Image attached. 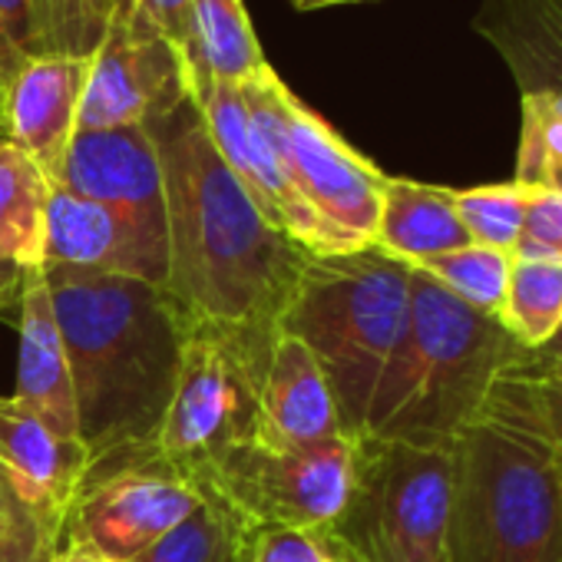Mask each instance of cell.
Segmentation results:
<instances>
[{
    "label": "cell",
    "instance_id": "9c48e42d",
    "mask_svg": "<svg viewBox=\"0 0 562 562\" xmlns=\"http://www.w3.org/2000/svg\"><path fill=\"white\" fill-rule=\"evenodd\" d=\"M202 493L156 443H126L90 457L64 519L60 542L106 562H133L199 506Z\"/></svg>",
    "mask_w": 562,
    "mask_h": 562
},
{
    "label": "cell",
    "instance_id": "44dd1931",
    "mask_svg": "<svg viewBox=\"0 0 562 562\" xmlns=\"http://www.w3.org/2000/svg\"><path fill=\"white\" fill-rule=\"evenodd\" d=\"M50 182L8 139H0V265L31 268L44 255Z\"/></svg>",
    "mask_w": 562,
    "mask_h": 562
},
{
    "label": "cell",
    "instance_id": "4dcf8cb0",
    "mask_svg": "<svg viewBox=\"0 0 562 562\" xmlns=\"http://www.w3.org/2000/svg\"><path fill=\"white\" fill-rule=\"evenodd\" d=\"M189 8H192V0H136L133 18L126 24H133V27L159 37V41H166L179 54V60H182L186 27H189Z\"/></svg>",
    "mask_w": 562,
    "mask_h": 562
},
{
    "label": "cell",
    "instance_id": "603a6c76",
    "mask_svg": "<svg viewBox=\"0 0 562 562\" xmlns=\"http://www.w3.org/2000/svg\"><path fill=\"white\" fill-rule=\"evenodd\" d=\"M499 325L526 351L546 348L562 331V261L513 258Z\"/></svg>",
    "mask_w": 562,
    "mask_h": 562
},
{
    "label": "cell",
    "instance_id": "30bf717a",
    "mask_svg": "<svg viewBox=\"0 0 562 562\" xmlns=\"http://www.w3.org/2000/svg\"><path fill=\"white\" fill-rule=\"evenodd\" d=\"M195 486H209L251 526L328 529L355 486V440L278 450L258 440L225 453Z\"/></svg>",
    "mask_w": 562,
    "mask_h": 562
},
{
    "label": "cell",
    "instance_id": "cb8c5ba5",
    "mask_svg": "<svg viewBox=\"0 0 562 562\" xmlns=\"http://www.w3.org/2000/svg\"><path fill=\"white\" fill-rule=\"evenodd\" d=\"M417 268L427 271L440 289H447L467 308L490 315V318H499L503 302H506L513 255L470 241V245H460L453 251L434 255Z\"/></svg>",
    "mask_w": 562,
    "mask_h": 562
},
{
    "label": "cell",
    "instance_id": "7a4b0ae2",
    "mask_svg": "<svg viewBox=\"0 0 562 562\" xmlns=\"http://www.w3.org/2000/svg\"><path fill=\"white\" fill-rule=\"evenodd\" d=\"M67 345L77 434L90 457L156 443L169 411L186 315L149 281L44 268Z\"/></svg>",
    "mask_w": 562,
    "mask_h": 562
},
{
    "label": "cell",
    "instance_id": "9a60e30c",
    "mask_svg": "<svg viewBox=\"0 0 562 562\" xmlns=\"http://www.w3.org/2000/svg\"><path fill=\"white\" fill-rule=\"evenodd\" d=\"M41 265L83 274L139 278L159 289L166 285V251L149 245L110 209L60 186H50Z\"/></svg>",
    "mask_w": 562,
    "mask_h": 562
},
{
    "label": "cell",
    "instance_id": "277c9868",
    "mask_svg": "<svg viewBox=\"0 0 562 562\" xmlns=\"http://www.w3.org/2000/svg\"><path fill=\"white\" fill-rule=\"evenodd\" d=\"M411 265L378 245L348 255H308L295 295L278 322L318 361L341 434L364 437L371 397L404 335Z\"/></svg>",
    "mask_w": 562,
    "mask_h": 562
},
{
    "label": "cell",
    "instance_id": "5b68a950",
    "mask_svg": "<svg viewBox=\"0 0 562 562\" xmlns=\"http://www.w3.org/2000/svg\"><path fill=\"white\" fill-rule=\"evenodd\" d=\"M450 562H562V460L493 391L457 443Z\"/></svg>",
    "mask_w": 562,
    "mask_h": 562
},
{
    "label": "cell",
    "instance_id": "5bb4252c",
    "mask_svg": "<svg viewBox=\"0 0 562 562\" xmlns=\"http://www.w3.org/2000/svg\"><path fill=\"white\" fill-rule=\"evenodd\" d=\"M87 57L41 54L24 64L0 110V139L18 146L54 186L77 133Z\"/></svg>",
    "mask_w": 562,
    "mask_h": 562
},
{
    "label": "cell",
    "instance_id": "6da1fadb",
    "mask_svg": "<svg viewBox=\"0 0 562 562\" xmlns=\"http://www.w3.org/2000/svg\"><path fill=\"white\" fill-rule=\"evenodd\" d=\"M153 136L166 202L162 292L192 322L278 328L308 251L258 212L192 100L153 123Z\"/></svg>",
    "mask_w": 562,
    "mask_h": 562
},
{
    "label": "cell",
    "instance_id": "e0dca14e",
    "mask_svg": "<svg viewBox=\"0 0 562 562\" xmlns=\"http://www.w3.org/2000/svg\"><path fill=\"white\" fill-rule=\"evenodd\" d=\"M331 437L345 434L338 424L331 387L318 361L299 338L278 331L261 387L258 443L278 450H299L325 443Z\"/></svg>",
    "mask_w": 562,
    "mask_h": 562
},
{
    "label": "cell",
    "instance_id": "7c38bea8",
    "mask_svg": "<svg viewBox=\"0 0 562 562\" xmlns=\"http://www.w3.org/2000/svg\"><path fill=\"white\" fill-rule=\"evenodd\" d=\"M189 100L179 54L133 27H110L103 44L87 57V87L77 130L153 126Z\"/></svg>",
    "mask_w": 562,
    "mask_h": 562
},
{
    "label": "cell",
    "instance_id": "e575fe53",
    "mask_svg": "<svg viewBox=\"0 0 562 562\" xmlns=\"http://www.w3.org/2000/svg\"><path fill=\"white\" fill-rule=\"evenodd\" d=\"M31 57H24V50L14 44V37L8 34L4 21H0V110H4V100H8V90L11 83L18 80V74L24 70Z\"/></svg>",
    "mask_w": 562,
    "mask_h": 562
},
{
    "label": "cell",
    "instance_id": "1f68e13d",
    "mask_svg": "<svg viewBox=\"0 0 562 562\" xmlns=\"http://www.w3.org/2000/svg\"><path fill=\"white\" fill-rule=\"evenodd\" d=\"M0 21H4L14 44L24 50V57L50 54L47 44V21L41 0H0Z\"/></svg>",
    "mask_w": 562,
    "mask_h": 562
},
{
    "label": "cell",
    "instance_id": "ac0fdd59",
    "mask_svg": "<svg viewBox=\"0 0 562 562\" xmlns=\"http://www.w3.org/2000/svg\"><path fill=\"white\" fill-rule=\"evenodd\" d=\"M18 308H21V351H18V394L14 397L27 404L60 437L80 440L67 345L57 325L44 265L24 268Z\"/></svg>",
    "mask_w": 562,
    "mask_h": 562
},
{
    "label": "cell",
    "instance_id": "f546056e",
    "mask_svg": "<svg viewBox=\"0 0 562 562\" xmlns=\"http://www.w3.org/2000/svg\"><path fill=\"white\" fill-rule=\"evenodd\" d=\"M513 258L562 261V189H526V215Z\"/></svg>",
    "mask_w": 562,
    "mask_h": 562
},
{
    "label": "cell",
    "instance_id": "d590c367",
    "mask_svg": "<svg viewBox=\"0 0 562 562\" xmlns=\"http://www.w3.org/2000/svg\"><path fill=\"white\" fill-rule=\"evenodd\" d=\"M21 281H24V268L0 265V312H8L11 305L21 302Z\"/></svg>",
    "mask_w": 562,
    "mask_h": 562
},
{
    "label": "cell",
    "instance_id": "83f0119b",
    "mask_svg": "<svg viewBox=\"0 0 562 562\" xmlns=\"http://www.w3.org/2000/svg\"><path fill=\"white\" fill-rule=\"evenodd\" d=\"M50 54L90 57L113 24L116 0H41Z\"/></svg>",
    "mask_w": 562,
    "mask_h": 562
},
{
    "label": "cell",
    "instance_id": "8fae6325",
    "mask_svg": "<svg viewBox=\"0 0 562 562\" xmlns=\"http://www.w3.org/2000/svg\"><path fill=\"white\" fill-rule=\"evenodd\" d=\"M218 149L225 166L235 172L241 189L251 195L258 212L289 235L308 255H348L338 235L318 218V212L305 202L289 169L281 166L278 153L258 130L245 97L232 83H209L189 97Z\"/></svg>",
    "mask_w": 562,
    "mask_h": 562
},
{
    "label": "cell",
    "instance_id": "836d02e7",
    "mask_svg": "<svg viewBox=\"0 0 562 562\" xmlns=\"http://www.w3.org/2000/svg\"><path fill=\"white\" fill-rule=\"evenodd\" d=\"M27 529H44V526L24 506V499L18 496L14 483L8 480V473L0 470V536H18V532H27ZM44 532H50V529H44Z\"/></svg>",
    "mask_w": 562,
    "mask_h": 562
},
{
    "label": "cell",
    "instance_id": "d6986e66",
    "mask_svg": "<svg viewBox=\"0 0 562 562\" xmlns=\"http://www.w3.org/2000/svg\"><path fill=\"white\" fill-rule=\"evenodd\" d=\"M182 67L189 97L209 83L241 87L268 67L245 0H192Z\"/></svg>",
    "mask_w": 562,
    "mask_h": 562
},
{
    "label": "cell",
    "instance_id": "4fadbf2b",
    "mask_svg": "<svg viewBox=\"0 0 562 562\" xmlns=\"http://www.w3.org/2000/svg\"><path fill=\"white\" fill-rule=\"evenodd\" d=\"M54 186L110 209L166 251L162 162L153 126L77 130Z\"/></svg>",
    "mask_w": 562,
    "mask_h": 562
},
{
    "label": "cell",
    "instance_id": "4316f807",
    "mask_svg": "<svg viewBox=\"0 0 562 562\" xmlns=\"http://www.w3.org/2000/svg\"><path fill=\"white\" fill-rule=\"evenodd\" d=\"M453 209L470 241L513 255L526 215V189L519 182L453 189Z\"/></svg>",
    "mask_w": 562,
    "mask_h": 562
},
{
    "label": "cell",
    "instance_id": "2e32d148",
    "mask_svg": "<svg viewBox=\"0 0 562 562\" xmlns=\"http://www.w3.org/2000/svg\"><path fill=\"white\" fill-rule=\"evenodd\" d=\"M87 463L80 440L60 437L18 397H0V470L44 529L64 532Z\"/></svg>",
    "mask_w": 562,
    "mask_h": 562
},
{
    "label": "cell",
    "instance_id": "52a82bcc",
    "mask_svg": "<svg viewBox=\"0 0 562 562\" xmlns=\"http://www.w3.org/2000/svg\"><path fill=\"white\" fill-rule=\"evenodd\" d=\"M457 450L358 437L355 486L328 532L355 562H450Z\"/></svg>",
    "mask_w": 562,
    "mask_h": 562
},
{
    "label": "cell",
    "instance_id": "7402d4cb",
    "mask_svg": "<svg viewBox=\"0 0 562 562\" xmlns=\"http://www.w3.org/2000/svg\"><path fill=\"white\" fill-rule=\"evenodd\" d=\"M199 493L195 513L133 562H248L255 526L209 486Z\"/></svg>",
    "mask_w": 562,
    "mask_h": 562
},
{
    "label": "cell",
    "instance_id": "f35d334b",
    "mask_svg": "<svg viewBox=\"0 0 562 562\" xmlns=\"http://www.w3.org/2000/svg\"><path fill=\"white\" fill-rule=\"evenodd\" d=\"M341 4H361V0H292L295 11H325V8H341Z\"/></svg>",
    "mask_w": 562,
    "mask_h": 562
},
{
    "label": "cell",
    "instance_id": "60d3db41",
    "mask_svg": "<svg viewBox=\"0 0 562 562\" xmlns=\"http://www.w3.org/2000/svg\"><path fill=\"white\" fill-rule=\"evenodd\" d=\"M539 93H546V97L552 100V106H555V113L562 116V80H559L555 87H549V90H539Z\"/></svg>",
    "mask_w": 562,
    "mask_h": 562
},
{
    "label": "cell",
    "instance_id": "d4e9b609",
    "mask_svg": "<svg viewBox=\"0 0 562 562\" xmlns=\"http://www.w3.org/2000/svg\"><path fill=\"white\" fill-rule=\"evenodd\" d=\"M493 394L503 397L526 420V427L562 460V371L542 364L532 351L526 361L499 374Z\"/></svg>",
    "mask_w": 562,
    "mask_h": 562
},
{
    "label": "cell",
    "instance_id": "8992f818",
    "mask_svg": "<svg viewBox=\"0 0 562 562\" xmlns=\"http://www.w3.org/2000/svg\"><path fill=\"white\" fill-rule=\"evenodd\" d=\"M274 338V325L186 318L179 378L156 447L189 483H199L235 447L258 440Z\"/></svg>",
    "mask_w": 562,
    "mask_h": 562
},
{
    "label": "cell",
    "instance_id": "484cf974",
    "mask_svg": "<svg viewBox=\"0 0 562 562\" xmlns=\"http://www.w3.org/2000/svg\"><path fill=\"white\" fill-rule=\"evenodd\" d=\"M513 182L522 189H562V116L546 93H522L519 100Z\"/></svg>",
    "mask_w": 562,
    "mask_h": 562
},
{
    "label": "cell",
    "instance_id": "8d00e7d4",
    "mask_svg": "<svg viewBox=\"0 0 562 562\" xmlns=\"http://www.w3.org/2000/svg\"><path fill=\"white\" fill-rule=\"evenodd\" d=\"M54 562H106V559H100L97 552H87V549H80V546L60 542V549H57Z\"/></svg>",
    "mask_w": 562,
    "mask_h": 562
},
{
    "label": "cell",
    "instance_id": "ffe728a7",
    "mask_svg": "<svg viewBox=\"0 0 562 562\" xmlns=\"http://www.w3.org/2000/svg\"><path fill=\"white\" fill-rule=\"evenodd\" d=\"M374 245L411 268L434 255L470 245V235L453 209V189L387 176Z\"/></svg>",
    "mask_w": 562,
    "mask_h": 562
},
{
    "label": "cell",
    "instance_id": "d6a6232c",
    "mask_svg": "<svg viewBox=\"0 0 562 562\" xmlns=\"http://www.w3.org/2000/svg\"><path fill=\"white\" fill-rule=\"evenodd\" d=\"M57 549H60V536L44 529L0 536V562H54Z\"/></svg>",
    "mask_w": 562,
    "mask_h": 562
},
{
    "label": "cell",
    "instance_id": "3957f363",
    "mask_svg": "<svg viewBox=\"0 0 562 562\" xmlns=\"http://www.w3.org/2000/svg\"><path fill=\"white\" fill-rule=\"evenodd\" d=\"M529 355L499 318L467 308L427 271L411 268L407 325L371 397L364 437L457 450L499 374Z\"/></svg>",
    "mask_w": 562,
    "mask_h": 562
},
{
    "label": "cell",
    "instance_id": "ab89813d",
    "mask_svg": "<svg viewBox=\"0 0 562 562\" xmlns=\"http://www.w3.org/2000/svg\"><path fill=\"white\" fill-rule=\"evenodd\" d=\"M133 8H136V0H116V8H113V24L110 27H120L133 18Z\"/></svg>",
    "mask_w": 562,
    "mask_h": 562
},
{
    "label": "cell",
    "instance_id": "74e56055",
    "mask_svg": "<svg viewBox=\"0 0 562 562\" xmlns=\"http://www.w3.org/2000/svg\"><path fill=\"white\" fill-rule=\"evenodd\" d=\"M536 358H539L542 364H549V368L562 371V331H559L546 348H539V351H536Z\"/></svg>",
    "mask_w": 562,
    "mask_h": 562
},
{
    "label": "cell",
    "instance_id": "ba28073f",
    "mask_svg": "<svg viewBox=\"0 0 562 562\" xmlns=\"http://www.w3.org/2000/svg\"><path fill=\"white\" fill-rule=\"evenodd\" d=\"M238 90L281 166L345 251L374 245L387 176L308 110L271 64Z\"/></svg>",
    "mask_w": 562,
    "mask_h": 562
},
{
    "label": "cell",
    "instance_id": "f1b7e54d",
    "mask_svg": "<svg viewBox=\"0 0 562 562\" xmlns=\"http://www.w3.org/2000/svg\"><path fill=\"white\" fill-rule=\"evenodd\" d=\"M248 562H355L328 529L255 526Z\"/></svg>",
    "mask_w": 562,
    "mask_h": 562
}]
</instances>
